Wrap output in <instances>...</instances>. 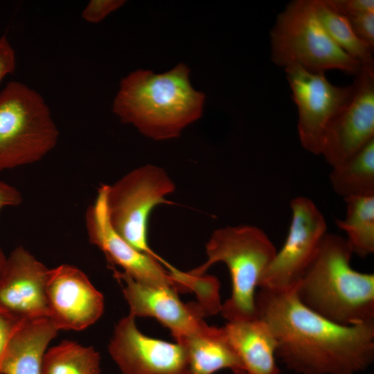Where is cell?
I'll return each mask as SVG.
<instances>
[{"mask_svg":"<svg viewBox=\"0 0 374 374\" xmlns=\"http://www.w3.org/2000/svg\"><path fill=\"white\" fill-rule=\"evenodd\" d=\"M100 360L93 347L64 340L46 351L42 374H100Z\"/></svg>","mask_w":374,"mask_h":374,"instance_id":"cell-22","label":"cell"},{"mask_svg":"<svg viewBox=\"0 0 374 374\" xmlns=\"http://www.w3.org/2000/svg\"><path fill=\"white\" fill-rule=\"evenodd\" d=\"M233 374H247V373L244 371H241V372L235 373Z\"/></svg>","mask_w":374,"mask_h":374,"instance_id":"cell-29","label":"cell"},{"mask_svg":"<svg viewBox=\"0 0 374 374\" xmlns=\"http://www.w3.org/2000/svg\"><path fill=\"white\" fill-rule=\"evenodd\" d=\"M175 189L174 182L163 168L146 164L108 185L106 197L108 219L114 231L136 250L166 267L170 264L148 244V222L157 205L171 204L166 197Z\"/></svg>","mask_w":374,"mask_h":374,"instance_id":"cell-7","label":"cell"},{"mask_svg":"<svg viewBox=\"0 0 374 374\" xmlns=\"http://www.w3.org/2000/svg\"><path fill=\"white\" fill-rule=\"evenodd\" d=\"M125 3L123 0H91L82 10V17L87 22L98 23Z\"/></svg>","mask_w":374,"mask_h":374,"instance_id":"cell-23","label":"cell"},{"mask_svg":"<svg viewBox=\"0 0 374 374\" xmlns=\"http://www.w3.org/2000/svg\"><path fill=\"white\" fill-rule=\"evenodd\" d=\"M345 238L327 233L295 292L302 304L341 326L374 321V275L355 270Z\"/></svg>","mask_w":374,"mask_h":374,"instance_id":"cell-3","label":"cell"},{"mask_svg":"<svg viewBox=\"0 0 374 374\" xmlns=\"http://www.w3.org/2000/svg\"><path fill=\"white\" fill-rule=\"evenodd\" d=\"M353 85L350 101L330 123L322 140L319 154L332 168L374 139V66H361Z\"/></svg>","mask_w":374,"mask_h":374,"instance_id":"cell-10","label":"cell"},{"mask_svg":"<svg viewBox=\"0 0 374 374\" xmlns=\"http://www.w3.org/2000/svg\"><path fill=\"white\" fill-rule=\"evenodd\" d=\"M48 319L57 330H82L103 314L104 297L78 268L50 269L46 285Z\"/></svg>","mask_w":374,"mask_h":374,"instance_id":"cell-13","label":"cell"},{"mask_svg":"<svg viewBox=\"0 0 374 374\" xmlns=\"http://www.w3.org/2000/svg\"><path fill=\"white\" fill-rule=\"evenodd\" d=\"M286 78L298 109V133L303 148L320 154L325 132L353 93V85L331 84L325 73H314L292 65L285 68Z\"/></svg>","mask_w":374,"mask_h":374,"instance_id":"cell-9","label":"cell"},{"mask_svg":"<svg viewBox=\"0 0 374 374\" xmlns=\"http://www.w3.org/2000/svg\"><path fill=\"white\" fill-rule=\"evenodd\" d=\"M346 215L337 220V226L346 234L353 253L365 258L374 252V195L344 199Z\"/></svg>","mask_w":374,"mask_h":374,"instance_id":"cell-20","label":"cell"},{"mask_svg":"<svg viewBox=\"0 0 374 374\" xmlns=\"http://www.w3.org/2000/svg\"><path fill=\"white\" fill-rule=\"evenodd\" d=\"M131 314L115 327L109 352L123 374H189L186 351L142 333Z\"/></svg>","mask_w":374,"mask_h":374,"instance_id":"cell-11","label":"cell"},{"mask_svg":"<svg viewBox=\"0 0 374 374\" xmlns=\"http://www.w3.org/2000/svg\"><path fill=\"white\" fill-rule=\"evenodd\" d=\"M189 68L180 63L156 74L138 69L121 82L113 112L124 123L156 141L177 138L202 115L205 96L195 90Z\"/></svg>","mask_w":374,"mask_h":374,"instance_id":"cell-2","label":"cell"},{"mask_svg":"<svg viewBox=\"0 0 374 374\" xmlns=\"http://www.w3.org/2000/svg\"><path fill=\"white\" fill-rule=\"evenodd\" d=\"M258 317L276 341V357L301 374L355 373L374 361V321L355 326L333 323L299 300L295 288L260 287Z\"/></svg>","mask_w":374,"mask_h":374,"instance_id":"cell-1","label":"cell"},{"mask_svg":"<svg viewBox=\"0 0 374 374\" xmlns=\"http://www.w3.org/2000/svg\"><path fill=\"white\" fill-rule=\"evenodd\" d=\"M276 251L273 242L260 228L228 226L213 233L206 245V261L188 273L201 276L213 264H225L230 273L232 290L220 312L227 321L252 319L258 317L256 289Z\"/></svg>","mask_w":374,"mask_h":374,"instance_id":"cell-4","label":"cell"},{"mask_svg":"<svg viewBox=\"0 0 374 374\" xmlns=\"http://www.w3.org/2000/svg\"><path fill=\"white\" fill-rule=\"evenodd\" d=\"M107 187L100 186L93 203L86 210L85 226L90 243L104 253L110 264L122 268L134 280L177 290L176 281L159 261L136 250L112 228L106 206Z\"/></svg>","mask_w":374,"mask_h":374,"instance_id":"cell-12","label":"cell"},{"mask_svg":"<svg viewBox=\"0 0 374 374\" xmlns=\"http://www.w3.org/2000/svg\"><path fill=\"white\" fill-rule=\"evenodd\" d=\"M22 321L0 310V368L8 342Z\"/></svg>","mask_w":374,"mask_h":374,"instance_id":"cell-26","label":"cell"},{"mask_svg":"<svg viewBox=\"0 0 374 374\" xmlns=\"http://www.w3.org/2000/svg\"><path fill=\"white\" fill-rule=\"evenodd\" d=\"M343 374H355V373H343Z\"/></svg>","mask_w":374,"mask_h":374,"instance_id":"cell-30","label":"cell"},{"mask_svg":"<svg viewBox=\"0 0 374 374\" xmlns=\"http://www.w3.org/2000/svg\"><path fill=\"white\" fill-rule=\"evenodd\" d=\"M16 67L15 53L6 35L0 37V82Z\"/></svg>","mask_w":374,"mask_h":374,"instance_id":"cell-28","label":"cell"},{"mask_svg":"<svg viewBox=\"0 0 374 374\" xmlns=\"http://www.w3.org/2000/svg\"><path fill=\"white\" fill-rule=\"evenodd\" d=\"M330 5L346 17L374 11L373 0H328Z\"/></svg>","mask_w":374,"mask_h":374,"instance_id":"cell-25","label":"cell"},{"mask_svg":"<svg viewBox=\"0 0 374 374\" xmlns=\"http://www.w3.org/2000/svg\"><path fill=\"white\" fill-rule=\"evenodd\" d=\"M223 328L247 374H280L276 341L263 320L256 317L227 321Z\"/></svg>","mask_w":374,"mask_h":374,"instance_id":"cell-17","label":"cell"},{"mask_svg":"<svg viewBox=\"0 0 374 374\" xmlns=\"http://www.w3.org/2000/svg\"><path fill=\"white\" fill-rule=\"evenodd\" d=\"M330 181L344 199L374 195V139L345 163L332 168Z\"/></svg>","mask_w":374,"mask_h":374,"instance_id":"cell-19","label":"cell"},{"mask_svg":"<svg viewBox=\"0 0 374 374\" xmlns=\"http://www.w3.org/2000/svg\"><path fill=\"white\" fill-rule=\"evenodd\" d=\"M57 331L47 317L22 321L8 342L0 374H42L46 347Z\"/></svg>","mask_w":374,"mask_h":374,"instance_id":"cell-16","label":"cell"},{"mask_svg":"<svg viewBox=\"0 0 374 374\" xmlns=\"http://www.w3.org/2000/svg\"><path fill=\"white\" fill-rule=\"evenodd\" d=\"M346 17L358 37L374 48V11Z\"/></svg>","mask_w":374,"mask_h":374,"instance_id":"cell-24","label":"cell"},{"mask_svg":"<svg viewBox=\"0 0 374 374\" xmlns=\"http://www.w3.org/2000/svg\"><path fill=\"white\" fill-rule=\"evenodd\" d=\"M114 269V276L124 283L123 293L130 306V314L136 317H152L168 328L175 341L199 329L206 323V314L198 303L185 304L177 290L134 280L123 271Z\"/></svg>","mask_w":374,"mask_h":374,"instance_id":"cell-15","label":"cell"},{"mask_svg":"<svg viewBox=\"0 0 374 374\" xmlns=\"http://www.w3.org/2000/svg\"><path fill=\"white\" fill-rule=\"evenodd\" d=\"M21 202V194L16 188L0 181V211L6 206H18ZM6 258L0 247V272L5 265Z\"/></svg>","mask_w":374,"mask_h":374,"instance_id":"cell-27","label":"cell"},{"mask_svg":"<svg viewBox=\"0 0 374 374\" xmlns=\"http://www.w3.org/2000/svg\"><path fill=\"white\" fill-rule=\"evenodd\" d=\"M271 58L284 69L297 65L314 73L337 69L355 74L361 68L330 37L312 0H294L280 12L270 31Z\"/></svg>","mask_w":374,"mask_h":374,"instance_id":"cell-6","label":"cell"},{"mask_svg":"<svg viewBox=\"0 0 374 374\" xmlns=\"http://www.w3.org/2000/svg\"><path fill=\"white\" fill-rule=\"evenodd\" d=\"M186 349L189 374H213L224 368L233 373L244 371L242 361L229 342L223 327L205 323L176 341Z\"/></svg>","mask_w":374,"mask_h":374,"instance_id":"cell-18","label":"cell"},{"mask_svg":"<svg viewBox=\"0 0 374 374\" xmlns=\"http://www.w3.org/2000/svg\"><path fill=\"white\" fill-rule=\"evenodd\" d=\"M59 136L50 109L37 91L12 81L0 91V171L41 160Z\"/></svg>","mask_w":374,"mask_h":374,"instance_id":"cell-5","label":"cell"},{"mask_svg":"<svg viewBox=\"0 0 374 374\" xmlns=\"http://www.w3.org/2000/svg\"><path fill=\"white\" fill-rule=\"evenodd\" d=\"M290 208L292 219L286 240L264 271L258 288H295L328 233L325 219L310 199L295 197L290 202Z\"/></svg>","mask_w":374,"mask_h":374,"instance_id":"cell-8","label":"cell"},{"mask_svg":"<svg viewBox=\"0 0 374 374\" xmlns=\"http://www.w3.org/2000/svg\"><path fill=\"white\" fill-rule=\"evenodd\" d=\"M49 271L25 248L16 247L0 272V310L21 320L48 318Z\"/></svg>","mask_w":374,"mask_h":374,"instance_id":"cell-14","label":"cell"},{"mask_svg":"<svg viewBox=\"0 0 374 374\" xmlns=\"http://www.w3.org/2000/svg\"><path fill=\"white\" fill-rule=\"evenodd\" d=\"M312 1L319 21L333 42L362 66H374L373 48L358 37L348 18L328 0Z\"/></svg>","mask_w":374,"mask_h":374,"instance_id":"cell-21","label":"cell"}]
</instances>
